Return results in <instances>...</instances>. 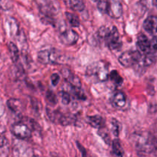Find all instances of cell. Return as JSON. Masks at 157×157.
<instances>
[{
	"label": "cell",
	"mask_w": 157,
	"mask_h": 157,
	"mask_svg": "<svg viewBox=\"0 0 157 157\" xmlns=\"http://www.w3.org/2000/svg\"><path fill=\"white\" fill-rule=\"evenodd\" d=\"M109 65L106 61H98L90 64L86 70V76L93 82H103L109 78Z\"/></svg>",
	"instance_id": "1"
},
{
	"label": "cell",
	"mask_w": 157,
	"mask_h": 157,
	"mask_svg": "<svg viewBox=\"0 0 157 157\" xmlns=\"http://www.w3.org/2000/svg\"><path fill=\"white\" fill-rule=\"evenodd\" d=\"M144 28L147 32L151 34L157 33V17L150 16L144 21Z\"/></svg>",
	"instance_id": "8"
},
{
	"label": "cell",
	"mask_w": 157,
	"mask_h": 157,
	"mask_svg": "<svg viewBox=\"0 0 157 157\" xmlns=\"http://www.w3.org/2000/svg\"><path fill=\"white\" fill-rule=\"evenodd\" d=\"M62 55L55 48H48L40 51L38 53V60L43 64H59Z\"/></svg>",
	"instance_id": "2"
},
{
	"label": "cell",
	"mask_w": 157,
	"mask_h": 157,
	"mask_svg": "<svg viewBox=\"0 0 157 157\" xmlns=\"http://www.w3.org/2000/svg\"><path fill=\"white\" fill-rule=\"evenodd\" d=\"M11 132L14 136L21 140L29 139L32 136L31 128L23 122H18L13 124L11 127Z\"/></svg>",
	"instance_id": "5"
},
{
	"label": "cell",
	"mask_w": 157,
	"mask_h": 157,
	"mask_svg": "<svg viewBox=\"0 0 157 157\" xmlns=\"http://www.w3.org/2000/svg\"><path fill=\"white\" fill-rule=\"evenodd\" d=\"M73 89V94L79 100H85L86 96L84 94V92L81 89V87H72Z\"/></svg>",
	"instance_id": "19"
},
{
	"label": "cell",
	"mask_w": 157,
	"mask_h": 157,
	"mask_svg": "<svg viewBox=\"0 0 157 157\" xmlns=\"http://www.w3.org/2000/svg\"><path fill=\"white\" fill-rule=\"evenodd\" d=\"M150 48L157 51V36H154L150 41Z\"/></svg>",
	"instance_id": "25"
},
{
	"label": "cell",
	"mask_w": 157,
	"mask_h": 157,
	"mask_svg": "<svg viewBox=\"0 0 157 157\" xmlns=\"http://www.w3.org/2000/svg\"><path fill=\"white\" fill-rule=\"evenodd\" d=\"M107 6V0H98V9L102 14H106Z\"/></svg>",
	"instance_id": "21"
},
{
	"label": "cell",
	"mask_w": 157,
	"mask_h": 157,
	"mask_svg": "<svg viewBox=\"0 0 157 157\" xmlns=\"http://www.w3.org/2000/svg\"><path fill=\"white\" fill-rule=\"evenodd\" d=\"M61 73L71 87H81V82H80L79 78H77L70 71L65 69L64 71H62Z\"/></svg>",
	"instance_id": "11"
},
{
	"label": "cell",
	"mask_w": 157,
	"mask_h": 157,
	"mask_svg": "<svg viewBox=\"0 0 157 157\" xmlns=\"http://www.w3.org/2000/svg\"><path fill=\"white\" fill-rule=\"evenodd\" d=\"M60 96H61V102H62L63 104H65V105L70 104V102H71V95H70V94L63 90V91L60 92Z\"/></svg>",
	"instance_id": "20"
},
{
	"label": "cell",
	"mask_w": 157,
	"mask_h": 157,
	"mask_svg": "<svg viewBox=\"0 0 157 157\" xmlns=\"http://www.w3.org/2000/svg\"><path fill=\"white\" fill-rule=\"evenodd\" d=\"M110 81L116 85H121L123 84V78L121 75H119L117 71H111L109 74V78Z\"/></svg>",
	"instance_id": "17"
},
{
	"label": "cell",
	"mask_w": 157,
	"mask_h": 157,
	"mask_svg": "<svg viewBox=\"0 0 157 157\" xmlns=\"http://www.w3.org/2000/svg\"><path fill=\"white\" fill-rule=\"evenodd\" d=\"M87 122L94 128L104 129L105 127V120L99 115L88 117L87 119Z\"/></svg>",
	"instance_id": "10"
},
{
	"label": "cell",
	"mask_w": 157,
	"mask_h": 157,
	"mask_svg": "<svg viewBox=\"0 0 157 157\" xmlns=\"http://www.w3.org/2000/svg\"><path fill=\"white\" fill-rule=\"evenodd\" d=\"M106 14L113 18H119L123 15V6L120 0H107Z\"/></svg>",
	"instance_id": "6"
},
{
	"label": "cell",
	"mask_w": 157,
	"mask_h": 157,
	"mask_svg": "<svg viewBox=\"0 0 157 157\" xmlns=\"http://www.w3.org/2000/svg\"><path fill=\"white\" fill-rule=\"evenodd\" d=\"M120 125H119V123L117 120L113 119L111 121V130L113 132V135L117 136L119 135L120 133Z\"/></svg>",
	"instance_id": "22"
},
{
	"label": "cell",
	"mask_w": 157,
	"mask_h": 157,
	"mask_svg": "<svg viewBox=\"0 0 157 157\" xmlns=\"http://www.w3.org/2000/svg\"><path fill=\"white\" fill-rule=\"evenodd\" d=\"M142 58V55L138 51H126L120 55L119 62L124 67H129L138 64Z\"/></svg>",
	"instance_id": "4"
},
{
	"label": "cell",
	"mask_w": 157,
	"mask_h": 157,
	"mask_svg": "<svg viewBox=\"0 0 157 157\" xmlns=\"http://www.w3.org/2000/svg\"><path fill=\"white\" fill-rule=\"evenodd\" d=\"M59 39L64 45H73L79 39V35L74 30H66L61 34Z\"/></svg>",
	"instance_id": "7"
},
{
	"label": "cell",
	"mask_w": 157,
	"mask_h": 157,
	"mask_svg": "<svg viewBox=\"0 0 157 157\" xmlns=\"http://www.w3.org/2000/svg\"><path fill=\"white\" fill-rule=\"evenodd\" d=\"M8 144L7 139H6L5 136H0V148H2V147H6Z\"/></svg>",
	"instance_id": "26"
},
{
	"label": "cell",
	"mask_w": 157,
	"mask_h": 157,
	"mask_svg": "<svg viewBox=\"0 0 157 157\" xmlns=\"http://www.w3.org/2000/svg\"><path fill=\"white\" fill-rule=\"evenodd\" d=\"M136 45H137L138 48L144 53H147L150 50V41L146 35H143V34L137 37Z\"/></svg>",
	"instance_id": "9"
},
{
	"label": "cell",
	"mask_w": 157,
	"mask_h": 157,
	"mask_svg": "<svg viewBox=\"0 0 157 157\" xmlns=\"http://www.w3.org/2000/svg\"><path fill=\"white\" fill-rule=\"evenodd\" d=\"M104 39L107 47L112 51L119 50L122 46V41L120 37L119 32L115 26L112 27L111 29H108Z\"/></svg>",
	"instance_id": "3"
},
{
	"label": "cell",
	"mask_w": 157,
	"mask_h": 157,
	"mask_svg": "<svg viewBox=\"0 0 157 157\" xmlns=\"http://www.w3.org/2000/svg\"><path fill=\"white\" fill-rule=\"evenodd\" d=\"M65 16L67 18L68 22L70 23V25L72 27H79L80 21L79 18H78V17L76 15H75L73 13H71V12H65Z\"/></svg>",
	"instance_id": "18"
},
{
	"label": "cell",
	"mask_w": 157,
	"mask_h": 157,
	"mask_svg": "<svg viewBox=\"0 0 157 157\" xmlns=\"http://www.w3.org/2000/svg\"><path fill=\"white\" fill-rule=\"evenodd\" d=\"M64 4L72 10L82 12L85 8L84 0H63Z\"/></svg>",
	"instance_id": "12"
},
{
	"label": "cell",
	"mask_w": 157,
	"mask_h": 157,
	"mask_svg": "<svg viewBox=\"0 0 157 157\" xmlns=\"http://www.w3.org/2000/svg\"><path fill=\"white\" fill-rule=\"evenodd\" d=\"M154 5H155V6L157 8V0H154Z\"/></svg>",
	"instance_id": "28"
},
{
	"label": "cell",
	"mask_w": 157,
	"mask_h": 157,
	"mask_svg": "<svg viewBox=\"0 0 157 157\" xmlns=\"http://www.w3.org/2000/svg\"><path fill=\"white\" fill-rule=\"evenodd\" d=\"M8 48H9V54H10L11 59L14 63H16L19 58V52H18V48L15 45V44L10 41L8 44Z\"/></svg>",
	"instance_id": "16"
},
{
	"label": "cell",
	"mask_w": 157,
	"mask_h": 157,
	"mask_svg": "<svg viewBox=\"0 0 157 157\" xmlns=\"http://www.w3.org/2000/svg\"><path fill=\"white\" fill-rule=\"evenodd\" d=\"M78 146H79V149L81 150V153H82V157H87V154H86L85 150H84V148H83V147H81L80 144H78Z\"/></svg>",
	"instance_id": "27"
},
{
	"label": "cell",
	"mask_w": 157,
	"mask_h": 157,
	"mask_svg": "<svg viewBox=\"0 0 157 157\" xmlns=\"http://www.w3.org/2000/svg\"><path fill=\"white\" fill-rule=\"evenodd\" d=\"M112 153L113 157H124V150L118 139H115L112 143Z\"/></svg>",
	"instance_id": "14"
},
{
	"label": "cell",
	"mask_w": 157,
	"mask_h": 157,
	"mask_svg": "<svg viewBox=\"0 0 157 157\" xmlns=\"http://www.w3.org/2000/svg\"><path fill=\"white\" fill-rule=\"evenodd\" d=\"M7 106L10 110H12L14 113H18L21 110L22 107V103L18 99L15 98H11L7 101Z\"/></svg>",
	"instance_id": "15"
},
{
	"label": "cell",
	"mask_w": 157,
	"mask_h": 157,
	"mask_svg": "<svg viewBox=\"0 0 157 157\" xmlns=\"http://www.w3.org/2000/svg\"><path fill=\"white\" fill-rule=\"evenodd\" d=\"M47 100L49 102L52 103V104H56L57 102V98L55 96V94L52 91V90H48L47 92Z\"/></svg>",
	"instance_id": "23"
},
{
	"label": "cell",
	"mask_w": 157,
	"mask_h": 157,
	"mask_svg": "<svg viewBox=\"0 0 157 157\" xmlns=\"http://www.w3.org/2000/svg\"><path fill=\"white\" fill-rule=\"evenodd\" d=\"M113 106L117 108H122L125 106L126 102H127V98H126L125 94L122 91H117L115 93L113 97Z\"/></svg>",
	"instance_id": "13"
},
{
	"label": "cell",
	"mask_w": 157,
	"mask_h": 157,
	"mask_svg": "<svg viewBox=\"0 0 157 157\" xmlns=\"http://www.w3.org/2000/svg\"><path fill=\"white\" fill-rule=\"evenodd\" d=\"M60 81V75L58 74L55 73L52 75L51 77V81H52V84L53 86H57L58 84L59 83Z\"/></svg>",
	"instance_id": "24"
}]
</instances>
